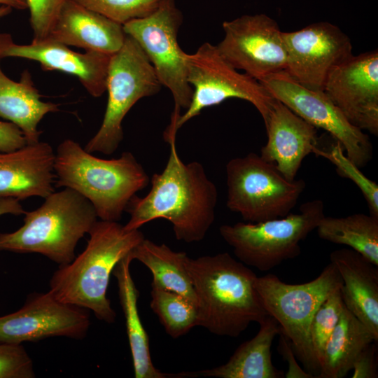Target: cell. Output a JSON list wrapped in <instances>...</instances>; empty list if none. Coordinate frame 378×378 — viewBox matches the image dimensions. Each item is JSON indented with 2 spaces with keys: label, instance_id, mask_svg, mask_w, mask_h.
Returning <instances> with one entry per match:
<instances>
[{
  "label": "cell",
  "instance_id": "obj_1",
  "mask_svg": "<svg viewBox=\"0 0 378 378\" xmlns=\"http://www.w3.org/2000/svg\"><path fill=\"white\" fill-rule=\"evenodd\" d=\"M178 130L169 124L164 139L170 147L164 170L154 174L151 189L144 197L135 195L125 211L130 218L125 230H139L155 219L169 221L177 240L186 243L202 241L213 225L218 202V190L203 165L192 161L185 164L176 148Z\"/></svg>",
  "mask_w": 378,
  "mask_h": 378
},
{
  "label": "cell",
  "instance_id": "obj_2",
  "mask_svg": "<svg viewBox=\"0 0 378 378\" xmlns=\"http://www.w3.org/2000/svg\"><path fill=\"white\" fill-rule=\"evenodd\" d=\"M197 300V326L237 337L269 315L256 288V274L228 253L185 259Z\"/></svg>",
  "mask_w": 378,
  "mask_h": 378
},
{
  "label": "cell",
  "instance_id": "obj_3",
  "mask_svg": "<svg viewBox=\"0 0 378 378\" xmlns=\"http://www.w3.org/2000/svg\"><path fill=\"white\" fill-rule=\"evenodd\" d=\"M88 234L83 251L53 273L48 291L58 301L92 311L99 320L112 323L116 314L106 295L111 274L145 237L139 230L129 231L117 221L102 220Z\"/></svg>",
  "mask_w": 378,
  "mask_h": 378
},
{
  "label": "cell",
  "instance_id": "obj_4",
  "mask_svg": "<svg viewBox=\"0 0 378 378\" xmlns=\"http://www.w3.org/2000/svg\"><path fill=\"white\" fill-rule=\"evenodd\" d=\"M55 185L87 199L102 220L118 222L131 199L150 182L134 155L123 152L114 159L97 158L67 139L55 151Z\"/></svg>",
  "mask_w": 378,
  "mask_h": 378
},
{
  "label": "cell",
  "instance_id": "obj_5",
  "mask_svg": "<svg viewBox=\"0 0 378 378\" xmlns=\"http://www.w3.org/2000/svg\"><path fill=\"white\" fill-rule=\"evenodd\" d=\"M37 209L24 212L23 225L0 233V251L39 253L59 266L71 262L79 240L98 220L92 204L67 188L43 198Z\"/></svg>",
  "mask_w": 378,
  "mask_h": 378
},
{
  "label": "cell",
  "instance_id": "obj_6",
  "mask_svg": "<svg viewBox=\"0 0 378 378\" xmlns=\"http://www.w3.org/2000/svg\"><path fill=\"white\" fill-rule=\"evenodd\" d=\"M342 284L341 276L331 262L319 276L304 284H286L273 274L256 279L255 286L267 313L277 321L280 332L288 339L295 354L312 374L314 372L318 375L319 368L311 346V324L321 304Z\"/></svg>",
  "mask_w": 378,
  "mask_h": 378
},
{
  "label": "cell",
  "instance_id": "obj_7",
  "mask_svg": "<svg viewBox=\"0 0 378 378\" xmlns=\"http://www.w3.org/2000/svg\"><path fill=\"white\" fill-rule=\"evenodd\" d=\"M299 213L258 223L239 222L219 228L224 241L246 265L269 271L284 261L298 257L300 243L316 230L325 216L320 200L306 202Z\"/></svg>",
  "mask_w": 378,
  "mask_h": 378
},
{
  "label": "cell",
  "instance_id": "obj_8",
  "mask_svg": "<svg viewBox=\"0 0 378 378\" xmlns=\"http://www.w3.org/2000/svg\"><path fill=\"white\" fill-rule=\"evenodd\" d=\"M225 170L227 207L250 223L287 216L306 186L303 179H286L254 153L231 159Z\"/></svg>",
  "mask_w": 378,
  "mask_h": 378
},
{
  "label": "cell",
  "instance_id": "obj_9",
  "mask_svg": "<svg viewBox=\"0 0 378 378\" xmlns=\"http://www.w3.org/2000/svg\"><path fill=\"white\" fill-rule=\"evenodd\" d=\"M148 57L131 36L126 35L120 49L111 55L107 78L108 101L102 125L84 148L90 153L113 154L123 139L122 120L141 98L161 88Z\"/></svg>",
  "mask_w": 378,
  "mask_h": 378
},
{
  "label": "cell",
  "instance_id": "obj_10",
  "mask_svg": "<svg viewBox=\"0 0 378 378\" xmlns=\"http://www.w3.org/2000/svg\"><path fill=\"white\" fill-rule=\"evenodd\" d=\"M186 62L187 79L193 93L189 106L176 122L178 130L205 108L231 98L250 102L266 121L274 98L258 80L227 62L216 46L203 43L195 52L186 53Z\"/></svg>",
  "mask_w": 378,
  "mask_h": 378
},
{
  "label": "cell",
  "instance_id": "obj_11",
  "mask_svg": "<svg viewBox=\"0 0 378 378\" xmlns=\"http://www.w3.org/2000/svg\"><path fill=\"white\" fill-rule=\"evenodd\" d=\"M183 20L175 0H162L151 14L122 25L148 57L161 85L171 92L174 108L180 111L189 106L193 93L187 79L186 52L178 42Z\"/></svg>",
  "mask_w": 378,
  "mask_h": 378
},
{
  "label": "cell",
  "instance_id": "obj_12",
  "mask_svg": "<svg viewBox=\"0 0 378 378\" xmlns=\"http://www.w3.org/2000/svg\"><path fill=\"white\" fill-rule=\"evenodd\" d=\"M271 96L316 128L329 133L342 146L346 156L359 168L372 159L369 136L351 125L323 90L305 88L286 71L260 82Z\"/></svg>",
  "mask_w": 378,
  "mask_h": 378
},
{
  "label": "cell",
  "instance_id": "obj_13",
  "mask_svg": "<svg viewBox=\"0 0 378 378\" xmlns=\"http://www.w3.org/2000/svg\"><path fill=\"white\" fill-rule=\"evenodd\" d=\"M225 33L216 46L235 69L259 82L286 71L287 52L276 22L264 13L244 15L223 23Z\"/></svg>",
  "mask_w": 378,
  "mask_h": 378
},
{
  "label": "cell",
  "instance_id": "obj_14",
  "mask_svg": "<svg viewBox=\"0 0 378 378\" xmlns=\"http://www.w3.org/2000/svg\"><path fill=\"white\" fill-rule=\"evenodd\" d=\"M282 37L287 52L286 72L309 89L323 90L332 69L353 55L349 36L328 22L282 31Z\"/></svg>",
  "mask_w": 378,
  "mask_h": 378
},
{
  "label": "cell",
  "instance_id": "obj_15",
  "mask_svg": "<svg viewBox=\"0 0 378 378\" xmlns=\"http://www.w3.org/2000/svg\"><path fill=\"white\" fill-rule=\"evenodd\" d=\"M89 310L58 301L52 294L34 293L18 311L0 316V342L22 344L52 337H85Z\"/></svg>",
  "mask_w": 378,
  "mask_h": 378
},
{
  "label": "cell",
  "instance_id": "obj_16",
  "mask_svg": "<svg viewBox=\"0 0 378 378\" xmlns=\"http://www.w3.org/2000/svg\"><path fill=\"white\" fill-rule=\"evenodd\" d=\"M323 91L348 121L361 130L378 134V52L350 58L328 74Z\"/></svg>",
  "mask_w": 378,
  "mask_h": 378
},
{
  "label": "cell",
  "instance_id": "obj_17",
  "mask_svg": "<svg viewBox=\"0 0 378 378\" xmlns=\"http://www.w3.org/2000/svg\"><path fill=\"white\" fill-rule=\"evenodd\" d=\"M8 57L34 60L44 71H59L76 76L94 97H101L106 90L111 55L93 51L75 52L50 38L19 45L10 34L0 33V60Z\"/></svg>",
  "mask_w": 378,
  "mask_h": 378
},
{
  "label": "cell",
  "instance_id": "obj_18",
  "mask_svg": "<svg viewBox=\"0 0 378 378\" xmlns=\"http://www.w3.org/2000/svg\"><path fill=\"white\" fill-rule=\"evenodd\" d=\"M264 123L267 141L260 157L286 179L295 180L303 160L318 149L316 128L276 99Z\"/></svg>",
  "mask_w": 378,
  "mask_h": 378
},
{
  "label": "cell",
  "instance_id": "obj_19",
  "mask_svg": "<svg viewBox=\"0 0 378 378\" xmlns=\"http://www.w3.org/2000/svg\"><path fill=\"white\" fill-rule=\"evenodd\" d=\"M55 151L38 141L10 152H0V197L20 201L46 197L55 191Z\"/></svg>",
  "mask_w": 378,
  "mask_h": 378
},
{
  "label": "cell",
  "instance_id": "obj_20",
  "mask_svg": "<svg viewBox=\"0 0 378 378\" xmlns=\"http://www.w3.org/2000/svg\"><path fill=\"white\" fill-rule=\"evenodd\" d=\"M50 38L68 46L112 55L124 43L123 26L75 0L64 4Z\"/></svg>",
  "mask_w": 378,
  "mask_h": 378
},
{
  "label": "cell",
  "instance_id": "obj_21",
  "mask_svg": "<svg viewBox=\"0 0 378 378\" xmlns=\"http://www.w3.org/2000/svg\"><path fill=\"white\" fill-rule=\"evenodd\" d=\"M330 262L343 284L340 292L345 307L378 341V266L351 248L333 251Z\"/></svg>",
  "mask_w": 378,
  "mask_h": 378
},
{
  "label": "cell",
  "instance_id": "obj_22",
  "mask_svg": "<svg viewBox=\"0 0 378 378\" xmlns=\"http://www.w3.org/2000/svg\"><path fill=\"white\" fill-rule=\"evenodd\" d=\"M131 252V251H130ZM130 252L115 265L113 274L117 279L120 304L125 318L135 378H186L189 372L164 373L157 369L151 359L148 336L141 321L137 300L139 292L132 278Z\"/></svg>",
  "mask_w": 378,
  "mask_h": 378
},
{
  "label": "cell",
  "instance_id": "obj_23",
  "mask_svg": "<svg viewBox=\"0 0 378 378\" xmlns=\"http://www.w3.org/2000/svg\"><path fill=\"white\" fill-rule=\"evenodd\" d=\"M258 332L250 340L243 342L228 361L212 369L195 372L196 377L217 378H281L282 371L272 362L271 346L281 328L270 315L260 323Z\"/></svg>",
  "mask_w": 378,
  "mask_h": 378
},
{
  "label": "cell",
  "instance_id": "obj_24",
  "mask_svg": "<svg viewBox=\"0 0 378 378\" xmlns=\"http://www.w3.org/2000/svg\"><path fill=\"white\" fill-rule=\"evenodd\" d=\"M41 97L28 70H24L16 82L0 66V118L18 127L27 144L39 141V122L46 114L59 110L57 104L43 102Z\"/></svg>",
  "mask_w": 378,
  "mask_h": 378
},
{
  "label": "cell",
  "instance_id": "obj_25",
  "mask_svg": "<svg viewBox=\"0 0 378 378\" xmlns=\"http://www.w3.org/2000/svg\"><path fill=\"white\" fill-rule=\"evenodd\" d=\"M372 342H376L371 332L344 305L340 320L323 349L316 377H345L352 370L358 353Z\"/></svg>",
  "mask_w": 378,
  "mask_h": 378
},
{
  "label": "cell",
  "instance_id": "obj_26",
  "mask_svg": "<svg viewBox=\"0 0 378 378\" xmlns=\"http://www.w3.org/2000/svg\"><path fill=\"white\" fill-rule=\"evenodd\" d=\"M130 255L151 272L152 283L183 295L197 309L194 286L185 265V252L173 251L164 244H158L144 238Z\"/></svg>",
  "mask_w": 378,
  "mask_h": 378
},
{
  "label": "cell",
  "instance_id": "obj_27",
  "mask_svg": "<svg viewBox=\"0 0 378 378\" xmlns=\"http://www.w3.org/2000/svg\"><path fill=\"white\" fill-rule=\"evenodd\" d=\"M316 230L321 239L348 246L378 266V217L364 214L325 216Z\"/></svg>",
  "mask_w": 378,
  "mask_h": 378
},
{
  "label": "cell",
  "instance_id": "obj_28",
  "mask_svg": "<svg viewBox=\"0 0 378 378\" xmlns=\"http://www.w3.org/2000/svg\"><path fill=\"white\" fill-rule=\"evenodd\" d=\"M150 307L166 332L178 338L197 326V307L183 295L151 284Z\"/></svg>",
  "mask_w": 378,
  "mask_h": 378
},
{
  "label": "cell",
  "instance_id": "obj_29",
  "mask_svg": "<svg viewBox=\"0 0 378 378\" xmlns=\"http://www.w3.org/2000/svg\"><path fill=\"white\" fill-rule=\"evenodd\" d=\"M344 304L340 288L332 292L316 312L310 328V342L313 354L318 365L323 349L337 324Z\"/></svg>",
  "mask_w": 378,
  "mask_h": 378
},
{
  "label": "cell",
  "instance_id": "obj_30",
  "mask_svg": "<svg viewBox=\"0 0 378 378\" xmlns=\"http://www.w3.org/2000/svg\"><path fill=\"white\" fill-rule=\"evenodd\" d=\"M315 153L328 159L335 166L340 176L351 180L357 186L367 202L370 214L378 217V185L365 176L360 168L344 154L340 144L336 141L328 152L317 149Z\"/></svg>",
  "mask_w": 378,
  "mask_h": 378
},
{
  "label": "cell",
  "instance_id": "obj_31",
  "mask_svg": "<svg viewBox=\"0 0 378 378\" xmlns=\"http://www.w3.org/2000/svg\"><path fill=\"white\" fill-rule=\"evenodd\" d=\"M122 25L154 12L162 0H75Z\"/></svg>",
  "mask_w": 378,
  "mask_h": 378
},
{
  "label": "cell",
  "instance_id": "obj_32",
  "mask_svg": "<svg viewBox=\"0 0 378 378\" xmlns=\"http://www.w3.org/2000/svg\"><path fill=\"white\" fill-rule=\"evenodd\" d=\"M33 361L22 344L0 342V378H34Z\"/></svg>",
  "mask_w": 378,
  "mask_h": 378
},
{
  "label": "cell",
  "instance_id": "obj_33",
  "mask_svg": "<svg viewBox=\"0 0 378 378\" xmlns=\"http://www.w3.org/2000/svg\"><path fill=\"white\" fill-rule=\"evenodd\" d=\"M67 0H26L34 41L48 38Z\"/></svg>",
  "mask_w": 378,
  "mask_h": 378
},
{
  "label": "cell",
  "instance_id": "obj_34",
  "mask_svg": "<svg viewBox=\"0 0 378 378\" xmlns=\"http://www.w3.org/2000/svg\"><path fill=\"white\" fill-rule=\"evenodd\" d=\"M352 370L353 378L378 377L377 346L374 342L365 345L356 357Z\"/></svg>",
  "mask_w": 378,
  "mask_h": 378
},
{
  "label": "cell",
  "instance_id": "obj_35",
  "mask_svg": "<svg viewBox=\"0 0 378 378\" xmlns=\"http://www.w3.org/2000/svg\"><path fill=\"white\" fill-rule=\"evenodd\" d=\"M26 139L15 124L0 120V152H10L27 145Z\"/></svg>",
  "mask_w": 378,
  "mask_h": 378
},
{
  "label": "cell",
  "instance_id": "obj_36",
  "mask_svg": "<svg viewBox=\"0 0 378 378\" xmlns=\"http://www.w3.org/2000/svg\"><path fill=\"white\" fill-rule=\"evenodd\" d=\"M279 335L278 350L288 365V371L284 374V377L286 378H314V374L302 370L298 364L295 357V352H293V349L288 339L281 332Z\"/></svg>",
  "mask_w": 378,
  "mask_h": 378
},
{
  "label": "cell",
  "instance_id": "obj_37",
  "mask_svg": "<svg viewBox=\"0 0 378 378\" xmlns=\"http://www.w3.org/2000/svg\"><path fill=\"white\" fill-rule=\"evenodd\" d=\"M25 212L20 200L12 197H0V216L6 214L19 216Z\"/></svg>",
  "mask_w": 378,
  "mask_h": 378
},
{
  "label": "cell",
  "instance_id": "obj_38",
  "mask_svg": "<svg viewBox=\"0 0 378 378\" xmlns=\"http://www.w3.org/2000/svg\"><path fill=\"white\" fill-rule=\"evenodd\" d=\"M0 5H4L17 10L27 8L26 0H0Z\"/></svg>",
  "mask_w": 378,
  "mask_h": 378
},
{
  "label": "cell",
  "instance_id": "obj_39",
  "mask_svg": "<svg viewBox=\"0 0 378 378\" xmlns=\"http://www.w3.org/2000/svg\"><path fill=\"white\" fill-rule=\"evenodd\" d=\"M13 8L9 6L0 5V18L9 15L12 12Z\"/></svg>",
  "mask_w": 378,
  "mask_h": 378
}]
</instances>
